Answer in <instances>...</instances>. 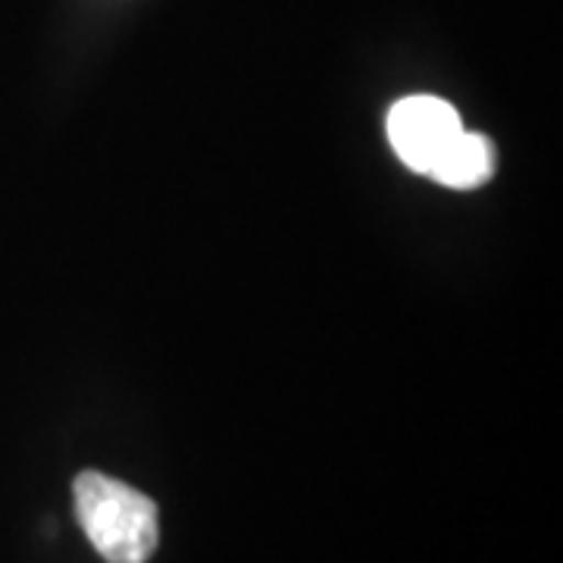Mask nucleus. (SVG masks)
<instances>
[{"label":"nucleus","mask_w":563,"mask_h":563,"mask_svg":"<svg viewBox=\"0 0 563 563\" xmlns=\"http://www.w3.org/2000/svg\"><path fill=\"white\" fill-rule=\"evenodd\" d=\"M76 517L107 563H147L157 551V504L132 485L103 473H81L73 483Z\"/></svg>","instance_id":"nucleus-1"},{"label":"nucleus","mask_w":563,"mask_h":563,"mask_svg":"<svg viewBox=\"0 0 563 563\" xmlns=\"http://www.w3.org/2000/svg\"><path fill=\"white\" fill-rule=\"evenodd\" d=\"M461 132L463 122L457 110L439 98H404L388 113V141L395 154L420 176L432 169V163Z\"/></svg>","instance_id":"nucleus-2"},{"label":"nucleus","mask_w":563,"mask_h":563,"mask_svg":"<svg viewBox=\"0 0 563 563\" xmlns=\"http://www.w3.org/2000/svg\"><path fill=\"white\" fill-rule=\"evenodd\" d=\"M495 173V147L492 141L479 135V132H466L463 129L457 139L444 147V154L432 163V169L426 176L444 185V188H457V191H470L488 181Z\"/></svg>","instance_id":"nucleus-3"}]
</instances>
